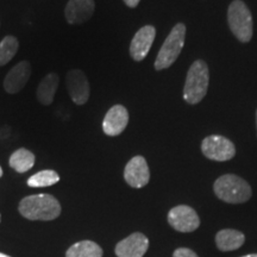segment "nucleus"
Wrapping results in <instances>:
<instances>
[{
  "label": "nucleus",
  "mask_w": 257,
  "mask_h": 257,
  "mask_svg": "<svg viewBox=\"0 0 257 257\" xmlns=\"http://www.w3.org/2000/svg\"><path fill=\"white\" fill-rule=\"evenodd\" d=\"M9 165L18 173H25L35 165V155L28 149L21 148L12 154L9 160Z\"/></svg>",
  "instance_id": "f3484780"
},
{
  "label": "nucleus",
  "mask_w": 257,
  "mask_h": 257,
  "mask_svg": "<svg viewBox=\"0 0 257 257\" xmlns=\"http://www.w3.org/2000/svg\"><path fill=\"white\" fill-rule=\"evenodd\" d=\"M128 123V112L123 105H114L106 113L102 120V130L107 136L114 137L126 128Z\"/></svg>",
  "instance_id": "9b49d317"
},
{
  "label": "nucleus",
  "mask_w": 257,
  "mask_h": 257,
  "mask_svg": "<svg viewBox=\"0 0 257 257\" xmlns=\"http://www.w3.org/2000/svg\"><path fill=\"white\" fill-rule=\"evenodd\" d=\"M57 86H59V75L56 73H50L42 79L37 87V99L42 105L49 106L53 104L55 98Z\"/></svg>",
  "instance_id": "2eb2a0df"
},
{
  "label": "nucleus",
  "mask_w": 257,
  "mask_h": 257,
  "mask_svg": "<svg viewBox=\"0 0 257 257\" xmlns=\"http://www.w3.org/2000/svg\"><path fill=\"white\" fill-rule=\"evenodd\" d=\"M242 257H257V253H251V255H245V256H242Z\"/></svg>",
  "instance_id": "5701e85b"
},
{
  "label": "nucleus",
  "mask_w": 257,
  "mask_h": 257,
  "mask_svg": "<svg viewBox=\"0 0 257 257\" xmlns=\"http://www.w3.org/2000/svg\"><path fill=\"white\" fill-rule=\"evenodd\" d=\"M18 210L29 220H54L60 216L61 205L50 194L29 195L22 199Z\"/></svg>",
  "instance_id": "f257e3e1"
},
{
  "label": "nucleus",
  "mask_w": 257,
  "mask_h": 257,
  "mask_svg": "<svg viewBox=\"0 0 257 257\" xmlns=\"http://www.w3.org/2000/svg\"><path fill=\"white\" fill-rule=\"evenodd\" d=\"M19 49V42L15 36H6L0 42V67L14 59Z\"/></svg>",
  "instance_id": "aec40b11"
},
{
  "label": "nucleus",
  "mask_w": 257,
  "mask_h": 257,
  "mask_svg": "<svg viewBox=\"0 0 257 257\" xmlns=\"http://www.w3.org/2000/svg\"><path fill=\"white\" fill-rule=\"evenodd\" d=\"M244 240H245L244 234L240 231L232 229L221 230L216 236L217 248L221 251H232L238 249L243 245Z\"/></svg>",
  "instance_id": "dca6fc26"
},
{
  "label": "nucleus",
  "mask_w": 257,
  "mask_h": 257,
  "mask_svg": "<svg viewBox=\"0 0 257 257\" xmlns=\"http://www.w3.org/2000/svg\"><path fill=\"white\" fill-rule=\"evenodd\" d=\"M156 29L153 25H146L136 32L130 44V56L136 62H141L149 54L155 41Z\"/></svg>",
  "instance_id": "1a4fd4ad"
},
{
  "label": "nucleus",
  "mask_w": 257,
  "mask_h": 257,
  "mask_svg": "<svg viewBox=\"0 0 257 257\" xmlns=\"http://www.w3.org/2000/svg\"><path fill=\"white\" fill-rule=\"evenodd\" d=\"M168 223L180 232H192L200 225V218L192 207L187 205H179L169 211Z\"/></svg>",
  "instance_id": "0eeeda50"
},
{
  "label": "nucleus",
  "mask_w": 257,
  "mask_h": 257,
  "mask_svg": "<svg viewBox=\"0 0 257 257\" xmlns=\"http://www.w3.org/2000/svg\"><path fill=\"white\" fill-rule=\"evenodd\" d=\"M0 220H2V216H0Z\"/></svg>",
  "instance_id": "bb28decb"
},
{
  "label": "nucleus",
  "mask_w": 257,
  "mask_h": 257,
  "mask_svg": "<svg viewBox=\"0 0 257 257\" xmlns=\"http://www.w3.org/2000/svg\"><path fill=\"white\" fill-rule=\"evenodd\" d=\"M173 257H199L197 253H195L193 250L188 248H180L176 249L174 251V255Z\"/></svg>",
  "instance_id": "412c9836"
},
{
  "label": "nucleus",
  "mask_w": 257,
  "mask_h": 257,
  "mask_svg": "<svg viewBox=\"0 0 257 257\" xmlns=\"http://www.w3.org/2000/svg\"><path fill=\"white\" fill-rule=\"evenodd\" d=\"M102 249L92 240H82L70 246L66 257H101Z\"/></svg>",
  "instance_id": "a211bd4d"
},
{
  "label": "nucleus",
  "mask_w": 257,
  "mask_h": 257,
  "mask_svg": "<svg viewBox=\"0 0 257 257\" xmlns=\"http://www.w3.org/2000/svg\"><path fill=\"white\" fill-rule=\"evenodd\" d=\"M124 179L128 186L142 188L150 180V170L143 156H135L127 162L124 169Z\"/></svg>",
  "instance_id": "6e6552de"
},
{
  "label": "nucleus",
  "mask_w": 257,
  "mask_h": 257,
  "mask_svg": "<svg viewBox=\"0 0 257 257\" xmlns=\"http://www.w3.org/2000/svg\"><path fill=\"white\" fill-rule=\"evenodd\" d=\"M67 88L76 105H85L89 99V83L85 73L80 69H72L67 74Z\"/></svg>",
  "instance_id": "9d476101"
},
{
  "label": "nucleus",
  "mask_w": 257,
  "mask_h": 257,
  "mask_svg": "<svg viewBox=\"0 0 257 257\" xmlns=\"http://www.w3.org/2000/svg\"><path fill=\"white\" fill-rule=\"evenodd\" d=\"M201 152L207 159L225 162V161L233 159L236 155V147L226 137L211 135L202 141Z\"/></svg>",
  "instance_id": "423d86ee"
},
{
  "label": "nucleus",
  "mask_w": 257,
  "mask_h": 257,
  "mask_svg": "<svg viewBox=\"0 0 257 257\" xmlns=\"http://www.w3.org/2000/svg\"><path fill=\"white\" fill-rule=\"evenodd\" d=\"M213 191L220 200L229 204H243L251 198V187L245 180L233 174H226L216 180Z\"/></svg>",
  "instance_id": "7ed1b4c3"
},
{
  "label": "nucleus",
  "mask_w": 257,
  "mask_h": 257,
  "mask_svg": "<svg viewBox=\"0 0 257 257\" xmlns=\"http://www.w3.org/2000/svg\"><path fill=\"white\" fill-rule=\"evenodd\" d=\"M186 40V25L178 23L172 29L170 34L167 36L165 43L162 44L155 60V69L163 70L169 68L178 60L184 48Z\"/></svg>",
  "instance_id": "39448f33"
},
{
  "label": "nucleus",
  "mask_w": 257,
  "mask_h": 257,
  "mask_svg": "<svg viewBox=\"0 0 257 257\" xmlns=\"http://www.w3.org/2000/svg\"><path fill=\"white\" fill-rule=\"evenodd\" d=\"M123 2L126 4V6H128V8L135 9V8H137L138 4H140L141 0H123Z\"/></svg>",
  "instance_id": "4be33fe9"
},
{
  "label": "nucleus",
  "mask_w": 257,
  "mask_h": 257,
  "mask_svg": "<svg viewBox=\"0 0 257 257\" xmlns=\"http://www.w3.org/2000/svg\"><path fill=\"white\" fill-rule=\"evenodd\" d=\"M94 10V0H69L64 10V16L69 24L79 25L91 19Z\"/></svg>",
  "instance_id": "ddd939ff"
},
{
  "label": "nucleus",
  "mask_w": 257,
  "mask_h": 257,
  "mask_svg": "<svg viewBox=\"0 0 257 257\" xmlns=\"http://www.w3.org/2000/svg\"><path fill=\"white\" fill-rule=\"evenodd\" d=\"M0 257H10L8 255H4V253H0Z\"/></svg>",
  "instance_id": "393cba45"
},
{
  "label": "nucleus",
  "mask_w": 257,
  "mask_h": 257,
  "mask_svg": "<svg viewBox=\"0 0 257 257\" xmlns=\"http://www.w3.org/2000/svg\"><path fill=\"white\" fill-rule=\"evenodd\" d=\"M149 248V240L143 233L135 232L121 240L115 246L118 257H143Z\"/></svg>",
  "instance_id": "f8f14e48"
},
{
  "label": "nucleus",
  "mask_w": 257,
  "mask_h": 257,
  "mask_svg": "<svg viewBox=\"0 0 257 257\" xmlns=\"http://www.w3.org/2000/svg\"><path fill=\"white\" fill-rule=\"evenodd\" d=\"M227 23L234 37L242 43H249L253 35L252 16L242 0H233L227 9Z\"/></svg>",
  "instance_id": "20e7f679"
},
{
  "label": "nucleus",
  "mask_w": 257,
  "mask_h": 257,
  "mask_svg": "<svg viewBox=\"0 0 257 257\" xmlns=\"http://www.w3.org/2000/svg\"><path fill=\"white\" fill-rule=\"evenodd\" d=\"M31 75V66L28 61H22L5 76L4 88L10 94H16L25 87Z\"/></svg>",
  "instance_id": "4468645a"
},
{
  "label": "nucleus",
  "mask_w": 257,
  "mask_h": 257,
  "mask_svg": "<svg viewBox=\"0 0 257 257\" xmlns=\"http://www.w3.org/2000/svg\"><path fill=\"white\" fill-rule=\"evenodd\" d=\"M210 70L204 60H197L189 67L184 87V99L189 105L199 104L207 94Z\"/></svg>",
  "instance_id": "f03ea898"
},
{
  "label": "nucleus",
  "mask_w": 257,
  "mask_h": 257,
  "mask_svg": "<svg viewBox=\"0 0 257 257\" xmlns=\"http://www.w3.org/2000/svg\"><path fill=\"white\" fill-rule=\"evenodd\" d=\"M256 127H257V110H256Z\"/></svg>",
  "instance_id": "a878e982"
},
{
  "label": "nucleus",
  "mask_w": 257,
  "mask_h": 257,
  "mask_svg": "<svg viewBox=\"0 0 257 257\" xmlns=\"http://www.w3.org/2000/svg\"><path fill=\"white\" fill-rule=\"evenodd\" d=\"M3 176V169H2V167H0V178H2Z\"/></svg>",
  "instance_id": "b1692460"
},
{
  "label": "nucleus",
  "mask_w": 257,
  "mask_h": 257,
  "mask_svg": "<svg viewBox=\"0 0 257 257\" xmlns=\"http://www.w3.org/2000/svg\"><path fill=\"white\" fill-rule=\"evenodd\" d=\"M60 181V176L55 170H42L40 173H36L28 180V186L34 188L40 187H49L57 184Z\"/></svg>",
  "instance_id": "6ab92c4d"
}]
</instances>
